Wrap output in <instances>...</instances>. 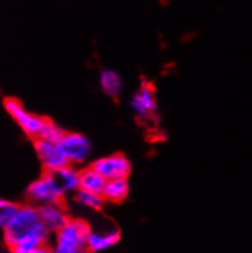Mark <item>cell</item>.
I'll return each instance as SVG.
<instances>
[{"label": "cell", "instance_id": "e0dca14e", "mask_svg": "<svg viewBox=\"0 0 252 253\" xmlns=\"http://www.w3.org/2000/svg\"><path fill=\"white\" fill-rule=\"evenodd\" d=\"M20 206L5 198H0V231H4L14 219Z\"/></svg>", "mask_w": 252, "mask_h": 253}, {"label": "cell", "instance_id": "7c38bea8", "mask_svg": "<svg viewBox=\"0 0 252 253\" xmlns=\"http://www.w3.org/2000/svg\"><path fill=\"white\" fill-rule=\"evenodd\" d=\"M55 179V181L58 182L59 187L61 188V191L64 192V195H68V193L77 192L80 188V171H77L74 167L70 165H66V167L60 168V169L55 170V171L51 172Z\"/></svg>", "mask_w": 252, "mask_h": 253}, {"label": "cell", "instance_id": "ba28073f", "mask_svg": "<svg viewBox=\"0 0 252 253\" xmlns=\"http://www.w3.org/2000/svg\"><path fill=\"white\" fill-rule=\"evenodd\" d=\"M130 107L138 118H150L157 112V98L150 84H142L131 97Z\"/></svg>", "mask_w": 252, "mask_h": 253}, {"label": "cell", "instance_id": "9a60e30c", "mask_svg": "<svg viewBox=\"0 0 252 253\" xmlns=\"http://www.w3.org/2000/svg\"><path fill=\"white\" fill-rule=\"evenodd\" d=\"M65 131L64 128H61L58 124H55L51 120H45L44 125H43L42 130H41L38 139H42V141L49 142V143H60L61 139L65 136Z\"/></svg>", "mask_w": 252, "mask_h": 253}, {"label": "cell", "instance_id": "8992f818", "mask_svg": "<svg viewBox=\"0 0 252 253\" xmlns=\"http://www.w3.org/2000/svg\"><path fill=\"white\" fill-rule=\"evenodd\" d=\"M105 180L127 179L131 172V162L124 154H112L96 159L91 165Z\"/></svg>", "mask_w": 252, "mask_h": 253}, {"label": "cell", "instance_id": "8fae6325", "mask_svg": "<svg viewBox=\"0 0 252 253\" xmlns=\"http://www.w3.org/2000/svg\"><path fill=\"white\" fill-rule=\"evenodd\" d=\"M99 87L107 97L118 98L124 89V80L115 70L104 69L99 74Z\"/></svg>", "mask_w": 252, "mask_h": 253}, {"label": "cell", "instance_id": "5b68a950", "mask_svg": "<svg viewBox=\"0 0 252 253\" xmlns=\"http://www.w3.org/2000/svg\"><path fill=\"white\" fill-rule=\"evenodd\" d=\"M59 146L70 164H84L92 153L91 141L79 132H66Z\"/></svg>", "mask_w": 252, "mask_h": 253}, {"label": "cell", "instance_id": "30bf717a", "mask_svg": "<svg viewBox=\"0 0 252 253\" xmlns=\"http://www.w3.org/2000/svg\"><path fill=\"white\" fill-rule=\"evenodd\" d=\"M120 241V232L118 229L110 228L108 230H93L91 229L88 236V252L101 253L117 246Z\"/></svg>", "mask_w": 252, "mask_h": 253}, {"label": "cell", "instance_id": "9c48e42d", "mask_svg": "<svg viewBox=\"0 0 252 253\" xmlns=\"http://www.w3.org/2000/svg\"><path fill=\"white\" fill-rule=\"evenodd\" d=\"M37 208L43 224L47 226L48 230L50 232H56L58 230H60L70 220V218L68 215V211H65V208L60 203L41 206V207Z\"/></svg>", "mask_w": 252, "mask_h": 253}, {"label": "cell", "instance_id": "52a82bcc", "mask_svg": "<svg viewBox=\"0 0 252 253\" xmlns=\"http://www.w3.org/2000/svg\"><path fill=\"white\" fill-rule=\"evenodd\" d=\"M35 151L47 172H53L60 168L70 165L59 143H49L37 138L35 141Z\"/></svg>", "mask_w": 252, "mask_h": 253}, {"label": "cell", "instance_id": "3957f363", "mask_svg": "<svg viewBox=\"0 0 252 253\" xmlns=\"http://www.w3.org/2000/svg\"><path fill=\"white\" fill-rule=\"evenodd\" d=\"M28 200L32 203L41 206L53 205V203H60L63 200L64 192L59 187L58 182L54 179L51 172L44 171V174L37 180L31 182L26 191Z\"/></svg>", "mask_w": 252, "mask_h": 253}, {"label": "cell", "instance_id": "6da1fadb", "mask_svg": "<svg viewBox=\"0 0 252 253\" xmlns=\"http://www.w3.org/2000/svg\"><path fill=\"white\" fill-rule=\"evenodd\" d=\"M50 231L43 224L38 208L20 206L14 219L2 231V239L10 249L37 250L44 247Z\"/></svg>", "mask_w": 252, "mask_h": 253}, {"label": "cell", "instance_id": "ac0fdd59", "mask_svg": "<svg viewBox=\"0 0 252 253\" xmlns=\"http://www.w3.org/2000/svg\"><path fill=\"white\" fill-rule=\"evenodd\" d=\"M36 253H53V252H51V250L45 249V247H41V249H38L37 251H36Z\"/></svg>", "mask_w": 252, "mask_h": 253}, {"label": "cell", "instance_id": "7a4b0ae2", "mask_svg": "<svg viewBox=\"0 0 252 253\" xmlns=\"http://www.w3.org/2000/svg\"><path fill=\"white\" fill-rule=\"evenodd\" d=\"M91 226L81 219H70L65 226L55 232L53 253H88Z\"/></svg>", "mask_w": 252, "mask_h": 253}, {"label": "cell", "instance_id": "2e32d148", "mask_svg": "<svg viewBox=\"0 0 252 253\" xmlns=\"http://www.w3.org/2000/svg\"><path fill=\"white\" fill-rule=\"evenodd\" d=\"M75 200L80 206L89 208L92 211H99L103 207V203H104V198H103L102 195L84 190H79L75 192Z\"/></svg>", "mask_w": 252, "mask_h": 253}, {"label": "cell", "instance_id": "5bb4252c", "mask_svg": "<svg viewBox=\"0 0 252 253\" xmlns=\"http://www.w3.org/2000/svg\"><path fill=\"white\" fill-rule=\"evenodd\" d=\"M130 192L127 179H115L107 180L102 196L104 201H109L112 203H120L126 200Z\"/></svg>", "mask_w": 252, "mask_h": 253}, {"label": "cell", "instance_id": "277c9868", "mask_svg": "<svg viewBox=\"0 0 252 253\" xmlns=\"http://www.w3.org/2000/svg\"><path fill=\"white\" fill-rule=\"evenodd\" d=\"M4 108L6 113H9V115L14 119L15 123L19 125V127L24 131L28 137L36 139L38 138L41 130H42L47 119L28 112L24 105L21 104V102L15 99V98L5 99Z\"/></svg>", "mask_w": 252, "mask_h": 253}, {"label": "cell", "instance_id": "4fadbf2b", "mask_svg": "<svg viewBox=\"0 0 252 253\" xmlns=\"http://www.w3.org/2000/svg\"><path fill=\"white\" fill-rule=\"evenodd\" d=\"M105 184H107V180H105L98 171H96L92 167L86 168V169L80 171L79 190L88 191V192L102 195Z\"/></svg>", "mask_w": 252, "mask_h": 253}]
</instances>
